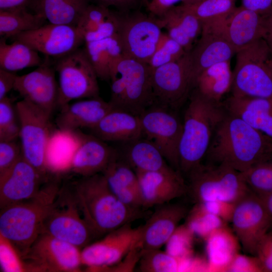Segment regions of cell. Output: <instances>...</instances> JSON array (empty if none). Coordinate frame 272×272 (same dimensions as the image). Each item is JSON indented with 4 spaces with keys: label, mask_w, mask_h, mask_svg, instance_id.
Returning a JSON list of instances; mask_svg holds the SVG:
<instances>
[{
    "label": "cell",
    "mask_w": 272,
    "mask_h": 272,
    "mask_svg": "<svg viewBox=\"0 0 272 272\" xmlns=\"http://www.w3.org/2000/svg\"><path fill=\"white\" fill-rule=\"evenodd\" d=\"M271 155V139L227 111L214 132L206 156L211 163L242 172Z\"/></svg>",
    "instance_id": "cell-1"
},
{
    "label": "cell",
    "mask_w": 272,
    "mask_h": 272,
    "mask_svg": "<svg viewBox=\"0 0 272 272\" xmlns=\"http://www.w3.org/2000/svg\"><path fill=\"white\" fill-rule=\"evenodd\" d=\"M83 218L97 236L106 235L142 218V210L122 202L109 188L102 173L84 177L72 189Z\"/></svg>",
    "instance_id": "cell-2"
},
{
    "label": "cell",
    "mask_w": 272,
    "mask_h": 272,
    "mask_svg": "<svg viewBox=\"0 0 272 272\" xmlns=\"http://www.w3.org/2000/svg\"><path fill=\"white\" fill-rule=\"evenodd\" d=\"M185 110L179 147V171L186 174L202 163L214 132L227 111L222 102L193 89Z\"/></svg>",
    "instance_id": "cell-3"
},
{
    "label": "cell",
    "mask_w": 272,
    "mask_h": 272,
    "mask_svg": "<svg viewBox=\"0 0 272 272\" xmlns=\"http://www.w3.org/2000/svg\"><path fill=\"white\" fill-rule=\"evenodd\" d=\"M61 187L49 179L33 197L1 209L0 235L9 240L21 256L41 233L43 222Z\"/></svg>",
    "instance_id": "cell-4"
},
{
    "label": "cell",
    "mask_w": 272,
    "mask_h": 272,
    "mask_svg": "<svg viewBox=\"0 0 272 272\" xmlns=\"http://www.w3.org/2000/svg\"><path fill=\"white\" fill-rule=\"evenodd\" d=\"M152 74L148 63L123 55L111 72L109 102L115 108L140 116L155 103Z\"/></svg>",
    "instance_id": "cell-5"
},
{
    "label": "cell",
    "mask_w": 272,
    "mask_h": 272,
    "mask_svg": "<svg viewBox=\"0 0 272 272\" xmlns=\"http://www.w3.org/2000/svg\"><path fill=\"white\" fill-rule=\"evenodd\" d=\"M232 96L272 98V52L264 38L236 52Z\"/></svg>",
    "instance_id": "cell-6"
},
{
    "label": "cell",
    "mask_w": 272,
    "mask_h": 272,
    "mask_svg": "<svg viewBox=\"0 0 272 272\" xmlns=\"http://www.w3.org/2000/svg\"><path fill=\"white\" fill-rule=\"evenodd\" d=\"M187 175L188 192L196 202L221 201L236 203L251 191L241 172L226 165L201 163Z\"/></svg>",
    "instance_id": "cell-7"
},
{
    "label": "cell",
    "mask_w": 272,
    "mask_h": 272,
    "mask_svg": "<svg viewBox=\"0 0 272 272\" xmlns=\"http://www.w3.org/2000/svg\"><path fill=\"white\" fill-rule=\"evenodd\" d=\"M54 68L58 76L59 109L75 99L99 96L98 78L84 49L58 58Z\"/></svg>",
    "instance_id": "cell-8"
},
{
    "label": "cell",
    "mask_w": 272,
    "mask_h": 272,
    "mask_svg": "<svg viewBox=\"0 0 272 272\" xmlns=\"http://www.w3.org/2000/svg\"><path fill=\"white\" fill-rule=\"evenodd\" d=\"M81 214L72 190L62 187L43 222L41 233L84 247L97 236Z\"/></svg>",
    "instance_id": "cell-9"
},
{
    "label": "cell",
    "mask_w": 272,
    "mask_h": 272,
    "mask_svg": "<svg viewBox=\"0 0 272 272\" xmlns=\"http://www.w3.org/2000/svg\"><path fill=\"white\" fill-rule=\"evenodd\" d=\"M118 12V36L123 55L148 63L163 33L159 19L139 10Z\"/></svg>",
    "instance_id": "cell-10"
},
{
    "label": "cell",
    "mask_w": 272,
    "mask_h": 272,
    "mask_svg": "<svg viewBox=\"0 0 272 272\" xmlns=\"http://www.w3.org/2000/svg\"><path fill=\"white\" fill-rule=\"evenodd\" d=\"M20 122L19 138L23 158L44 177L47 178L46 150L51 134L48 115L22 99L16 103Z\"/></svg>",
    "instance_id": "cell-11"
},
{
    "label": "cell",
    "mask_w": 272,
    "mask_h": 272,
    "mask_svg": "<svg viewBox=\"0 0 272 272\" xmlns=\"http://www.w3.org/2000/svg\"><path fill=\"white\" fill-rule=\"evenodd\" d=\"M173 110L155 103L140 117L143 137L155 145L168 163L180 172L179 147L182 123Z\"/></svg>",
    "instance_id": "cell-12"
},
{
    "label": "cell",
    "mask_w": 272,
    "mask_h": 272,
    "mask_svg": "<svg viewBox=\"0 0 272 272\" xmlns=\"http://www.w3.org/2000/svg\"><path fill=\"white\" fill-rule=\"evenodd\" d=\"M80 248L47 233H40L21 256L28 271L76 272L82 264Z\"/></svg>",
    "instance_id": "cell-13"
},
{
    "label": "cell",
    "mask_w": 272,
    "mask_h": 272,
    "mask_svg": "<svg viewBox=\"0 0 272 272\" xmlns=\"http://www.w3.org/2000/svg\"><path fill=\"white\" fill-rule=\"evenodd\" d=\"M125 224L101 240L87 245L81 250L82 264L90 270H103L119 263L133 249L140 247L142 226Z\"/></svg>",
    "instance_id": "cell-14"
},
{
    "label": "cell",
    "mask_w": 272,
    "mask_h": 272,
    "mask_svg": "<svg viewBox=\"0 0 272 272\" xmlns=\"http://www.w3.org/2000/svg\"><path fill=\"white\" fill-rule=\"evenodd\" d=\"M152 82L156 104L173 110L179 108L194 88L188 53L152 70Z\"/></svg>",
    "instance_id": "cell-15"
},
{
    "label": "cell",
    "mask_w": 272,
    "mask_h": 272,
    "mask_svg": "<svg viewBox=\"0 0 272 272\" xmlns=\"http://www.w3.org/2000/svg\"><path fill=\"white\" fill-rule=\"evenodd\" d=\"M231 223L243 250L255 256L259 243L270 229V220L260 197L250 191L237 202Z\"/></svg>",
    "instance_id": "cell-16"
},
{
    "label": "cell",
    "mask_w": 272,
    "mask_h": 272,
    "mask_svg": "<svg viewBox=\"0 0 272 272\" xmlns=\"http://www.w3.org/2000/svg\"><path fill=\"white\" fill-rule=\"evenodd\" d=\"M226 20L202 23L199 38L188 52L194 82L200 74L210 66L230 61L236 52L226 33Z\"/></svg>",
    "instance_id": "cell-17"
},
{
    "label": "cell",
    "mask_w": 272,
    "mask_h": 272,
    "mask_svg": "<svg viewBox=\"0 0 272 272\" xmlns=\"http://www.w3.org/2000/svg\"><path fill=\"white\" fill-rule=\"evenodd\" d=\"M12 39L26 44L46 56L57 58L79 48L84 42L76 26L50 23Z\"/></svg>",
    "instance_id": "cell-18"
},
{
    "label": "cell",
    "mask_w": 272,
    "mask_h": 272,
    "mask_svg": "<svg viewBox=\"0 0 272 272\" xmlns=\"http://www.w3.org/2000/svg\"><path fill=\"white\" fill-rule=\"evenodd\" d=\"M34 71L17 76L14 90L24 99L51 116L57 107L58 86L48 56Z\"/></svg>",
    "instance_id": "cell-19"
},
{
    "label": "cell",
    "mask_w": 272,
    "mask_h": 272,
    "mask_svg": "<svg viewBox=\"0 0 272 272\" xmlns=\"http://www.w3.org/2000/svg\"><path fill=\"white\" fill-rule=\"evenodd\" d=\"M48 179L22 156L0 176V209L33 197Z\"/></svg>",
    "instance_id": "cell-20"
},
{
    "label": "cell",
    "mask_w": 272,
    "mask_h": 272,
    "mask_svg": "<svg viewBox=\"0 0 272 272\" xmlns=\"http://www.w3.org/2000/svg\"><path fill=\"white\" fill-rule=\"evenodd\" d=\"M139 178L143 208L158 206L188 192L187 185L180 172L172 168L158 171H136Z\"/></svg>",
    "instance_id": "cell-21"
},
{
    "label": "cell",
    "mask_w": 272,
    "mask_h": 272,
    "mask_svg": "<svg viewBox=\"0 0 272 272\" xmlns=\"http://www.w3.org/2000/svg\"><path fill=\"white\" fill-rule=\"evenodd\" d=\"M188 210L184 205L169 202L157 206L146 223L142 226L140 247L142 251L160 249L165 245Z\"/></svg>",
    "instance_id": "cell-22"
},
{
    "label": "cell",
    "mask_w": 272,
    "mask_h": 272,
    "mask_svg": "<svg viewBox=\"0 0 272 272\" xmlns=\"http://www.w3.org/2000/svg\"><path fill=\"white\" fill-rule=\"evenodd\" d=\"M80 142L72 157L70 169L83 177L101 173L118 156V152L95 135L80 132Z\"/></svg>",
    "instance_id": "cell-23"
},
{
    "label": "cell",
    "mask_w": 272,
    "mask_h": 272,
    "mask_svg": "<svg viewBox=\"0 0 272 272\" xmlns=\"http://www.w3.org/2000/svg\"><path fill=\"white\" fill-rule=\"evenodd\" d=\"M115 109L109 101L99 96L69 103L60 108L56 118L58 129L75 131L80 128L95 127L103 117Z\"/></svg>",
    "instance_id": "cell-24"
},
{
    "label": "cell",
    "mask_w": 272,
    "mask_h": 272,
    "mask_svg": "<svg viewBox=\"0 0 272 272\" xmlns=\"http://www.w3.org/2000/svg\"><path fill=\"white\" fill-rule=\"evenodd\" d=\"M101 173L110 190L122 202L134 209H144L137 174L119 155Z\"/></svg>",
    "instance_id": "cell-25"
},
{
    "label": "cell",
    "mask_w": 272,
    "mask_h": 272,
    "mask_svg": "<svg viewBox=\"0 0 272 272\" xmlns=\"http://www.w3.org/2000/svg\"><path fill=\"white\" fill-rule=\"evenodd\" d=\"M226 33L236 52L264 38V17L242 6L236 7L226 21Z\"/></svg>",
    "instance_id": "cell-26"
},
{
    "label": "cell",
    "mask_w": 272,
    "mask_h": 272,
    "mask_svg": "<svg viewBox=\"0 0 272 272\" xmlns=\"http://www.w3.org/2000/svg\"><path fill=\"white\" fill-rule=\"evenodd\" d=\"M223 103L227 112L272 139V98L231 95Z\"/></svg>",
    "instance_id": "cell-27"
},
{
    "label": "cell",
    "mask_w": 272,
    "mask_h": 272,
    "mask_svg": "<svg viewBox=\"0 0 272 272\" xmlns=\"http://www.w3.org/2000/svg\"><path fill=\"white\" fill-rule=\"evenodd\" d=\"M91 130L95 136L104 142L126 143L143 137L140 116L116 108Z\"/></svg>",
    "instance_id": "cell-28"
},
{
    "label": "cell",
    "mask_w": 272,
    "mask_h": 272,
    "mask_svg": "<svg viewBox=\"0 0 272 272\" xmlns=\"http://www.w3.org/2000/svg\"><path fill=\"white\" fill-rule=\"evenodd\" d=\"M163 29L186 52H189L200 36L202 23L182 5L175 6L158 17Z\"/></svg>",
    "instance_id": "cell-29"
},
{
    "label": "cell",
    "mask_w": 272,
    "mask_h": 272,
    "mask_svg": "<svg viewBox=\"0 0 272 272\" xmlns=\"http://www.w3.org/2000/svg\"><path fill=\"white\" fill-rule=\"evenodd\" d=\"M205 241L208 271H226L241 246L233 231L224 226L215 230Z\"/></svg>",
    "instance_id": "cell-30"
},
{
    "label": "cell",
    "mask_w": 272,
    "mask_h": 272,
    "mask_svg": "<svg viewBox=\"0 0 272 272\" xmlns=\"http://www.w3.org/2000/svg\"><path fill=\"white\" fill-rule=\"evenodd\" d=\"M80 142V132L58 129L51 132L46 150L48 171L70 169L73 155Z\"/></svg>",
    "instance_id": "cell-31"
},
{
    "label": "cell",
    "mask_w": 272,
    "mask_h": 272,
    "mask_svg": "<svg viewBox=\"0 0 272 272\" xmlns=\"http://www.w3.org/2000/svg\"><path fill=\"white\" fill-rule=\"evenodd\" d=\"M122 159L136 171H158L172 167L157 148L142 137L126 143Z\"/></svg>",
    "instance_id": "cell-32"
},
{
    "label": "cell",
    "mask_w": 272,
    "mask_h": 272,
    "mask_svg": "<svg viewBox=\"0 0 272 272\" xmlns=\"http://www.w3.org/2000/svg\"><path fill=\"white\" fill-rule=\"evenodd\" d=\"M85 43L84 50L98 78L110 81L112 69L123 55L118 34Z\"/></svg>",
    "instance_id": "cell-33"
},
{
    "label": "cell",
    "mask_w": 272,
    "mask_h": 272,
    "mask_svg": "<svg viewBox=\"0 0 272 272\" xmlns=\"http://www.w3.org/2000/svg\"><path fill=\"white\" fill-rule=\"evenodd\" d=\"M89 0H31L34 13L50 23L76 26Z\"/></svg>",
    "instance_id": "cell-34"
},
{
    "label": "cell",
    "mask_w": 272,
    "mask_h": 272,
    "mask_svg": "<svg viewBox=\"0 0 272 272\" xmlns=\"http://www.w3.org/2000/svg\"><path fill=\"white\" fill-rule=\"evenodd\" d=\"M232 78L230 61L221 62L200 74L194 89L209 100L222 102V98L231 90Z\"/></svg>",
    "instance_id": "cell-35"
},
{
    "label": "cell",
    "mask_w": 272,
    "mask_h": 272,
    "mask_svg": "<svg viewBox=\"0 0 272 272\" xmlns=\"http://www.w3.org/2000/svg\"><path fill=\"white\" fill-rule=\"evenodd\" d=\"M39 52L18 40L8 44L0 41V69L16 72L25 68L39 66L43 62Z\"/></svg>",
    "instance_id": "cell-36"
},
{
    "label": "cell",
    "mask_w": 272,
    "mask_h": 272,
    "mask_svg": "<svg viewBox=\"0 0 272 272\" xmlns=\"http://www.w3.org/2000/svg\"><path fill=\"white\" fill-rule=\"evenodd\" d=\"M46 20L41 15L31 13L27 9L0 11V36L6 39L22 33L37 29Z\"/></svg>",
    "instance_id": "cell-37"
},
{
    "label": "cell",
    "mask_w": 272,
    "mask_h": 272,
    "mask_svg": "<svg viewBox=\"0 0 272 272\" xmlns=\"http://www.w3.org/2000/svg\"><path fill=\"white\" fill-rule=\"evenodd\" d=\"M181 5L202 23L226 20L236 8L235 0H202Z\"/></svg>",
    "instance_id": "cell-38"
},
{
    "label": "cell",
    "mask_w": 272,
    "mask_h": 272,
    "mask_svg": "<svg viewBox=\"0 0 272 272\" xmlns=\"http://www.w3.org/2000/svg\"><path fill=\"white\" fill-rule=\"evenodd\" d=\"M241 174L253 193L258 196L272 193V155Z\"/></svg>",
    "instance_id": "cell-39"
},
{
    "label": "cell",
    "mask_w": 272,
    "mask_h": 272,
    "mask_svg": "<svg viewBox=\"0 0 272 272\" xmlns=\"http://www.w3.org/2000/svg\"><path fill=\"white\" fill-rule=\"evenodd\" d=\"M186 218L185 224L195 236L203 240L216 229L227 225V223L207 211L198 203L189 211Z\"/></svg>",
    "instance_id": "cell-40"
},
{
    "label": "cell",
    "mask_w": 272,
    "mask_h": 272,
    "mask_svg": "<svg viewBox=\"0 0 272 272\" xmlns=\"http://www.w3.org/2000/svg\"><path fill=\"white\" fill-rule=\"evenodd\" d=\"M182 259L176 258L160 249L142 251L138 261L142 272L180 271Z\"/></svg>",
    "instance_id": "cell-41"
},
{
    "label": "cell",
    "mask_w": 272,
    "mask_h": 272,
    "mask_svg": "<svg viewBox=\"0 0 272 272\" xmlns=\"http://www.w3.org/2000/svg\"><path fill=\"white\" fill-rule=\"evenodd\" d=\"M186 53L180 44L163 32L148 64L154 70L180 59Z\"/></svg>",
    "instance_id": "cell-42"
},
{
    "label": "cell",
    "mask_w": 272,
    "mask_h": 272,
    "mask_svg": "<svg viewBox=\"0 0 272 272\" xmlns=\"http://www.w3.org/2000/svg\"><path fill=\"white\" fill-rule=\"evenodd\" d=\"M20 129L16 104L6 96L0 100V142L17 140Z\"/></svg>",
    "instance_id": "cell-43"
},
{
    "label": "cell",
    "mask_w": 272,
    "mask_h": 272,
    "mask_svg": "<svg viewBox=\"0 0 272 272\" xmlns=\"http://www.w3.org/2000/svg\"><path fill=\"white\" fill-rule=\"evenodd\" d=\"M194 234L187 225H179L166 243V251L180 259L193 255Z\"/></svg>",
    "instance_id": "cell-44"
},
{
    "label": "cell",
    "mask_w": 272,
    "mask_h": 272,
    "mask_svg": "<svg viewBox=\"0 0 272 272\" xmlns=\"http://www.w3.org/2000/svg\"><path fill=\"white\" fill-rule=\"evenodd\" d=\"M109 8L98 4H89L82 14L76 26L84 37L97 30L112 13Z\"/></svg>",
    "instance_id": "cell-45"
},
{
    "label": "cell",
    "mask_w": 272,
    "mask_h": 272,
    "mask_svg": "<svg viewBox=\"0 0 272 272\" xmlns=\"http://www.w3.org/2000/svg\"><path fill=\"white\" fill-rule=\"evenodd\" d=\"M0 267L3 272L28 271L27 267L13 244L0 235Z\"/></svg>",
    "instance_id": "cell-46"
},
{
    "label": "cell",
    "mask_w": 272,
    "mask_h": 272,
    "mask_svg": "<svg viewBox=\"0 0 272 272\" xmlns=\"http://www.w3.org/2000/svg\"><path fill=\"white\" fill-rule=\"evenodd\" d=\"M22 156L20 142L17 140L0 142V176L8 170Z\"/></svg>",
    "instance_id": "cell-47"
},
{
    "label": "cell",
    "mask_w": 272,
    "mask_h": 272,
    "mask_svg": "<svg viewBox=\"0 0 272 272\" xmlns=\"http://www.w3.org/2000/svg\"><path fill=\"white\" fill-rule=\"evenodd\" d=\"M228 272H263L258 258L254 255L237 253L228 266Z\"/></svg>",
    "instance_id": "cell-48"
},
{
    "label": "cell",
    "mask_w": 272,
    "mask_h": 272,
    "mask_svg": "<svg viewBox=\"0 0 272 272\" xmlns=\"http://www.w3.org/2000/svg\"><path fill=\"white\" fill-rule=\"evenodd\" d=\"M255 256L258 258L263 272H272V229L260 240Z\"/></svg>",
    "instance_id": "cell-49"
},
{
    "label": "cell",
    "mask_w": 272,
    "mask_h": 272,
    "mask_svg": "<svg viewBox=\"0 0 272 272\" xmlns=\"http://www.w3.org/2000/svg\"><path fill=\"white\" fill-rule=\"evenodd\" d=\"M196 203H199L207 211L218 216L226 223L231 222L236 204L221 201Z\"/></svg>",
    "instance_id": "cell-50"
},
{
    "label": "cell",
    "mask_w": 272,
    "mask_h": 272,
    "mask_svg": "<svg viewBox=\"0 0 272 272\" xmlns=\"http://www.w3.org/2000/svg\"><path fill=\"white\" fill-rule=\"evenodd\" d=\"M96 4L109 8L113 7L117 11L127 13L139 10L143 5L142 0H93Z\"/></svg>",
    "instance_id": "cell-51"
},
{
    "label": "cell",
    "mask_w": 272,
    "mask_h": 272,
    "mask_svg": "<svg viewBox=\"0 0 272 272\" xmlns=\"http://www.w3.org/2000/svg\"><path fill=\"white\" fill-rule=\"evenodd\" d=\"M183 0H151L146 6L150 14L156 17H161L163 14L179 2Z\"/></svg>",
    "instance_id": "cell-52"
},
{
    "label": "cell",
    "mask_w": 272,
    "mask_h": 272,
    "mask_svg": "<svg viewBox=\"0 0 272 272\" xmlns=\"http://www.w3.org/2000/svg\"><path fill=\"white\" fill-rule=\"evenodd\" d=\"M17 76L15 72L0 69V100L14 89Z\"/></svg>",
    "instance_id": "cell-53"
},
{
    "label": "cell",
    "mask_w": 272,
    "mask_h": 272,
    "mask_svg": "<svg viewBox=\"0 0 272 272\" xmlns=\"http://www.w3.org/2000/svg\"><path fill=\"white\" fill-rule=\"evenodd\" d=\"M242 6L264 16L272 10V0H242Z\"/></svg>",
    "instance_id": "cell-54"
},
{
    "label": "cell",
    "mask_w": 272,
    "mask_h": 272,
    "mask_svg": "<svg viewBox=\"0 0 272 272\" xmlns=\"http://www.w3.org/2000/svg\"><path fill=\"white\" fill-rule=\"evenodd\" d=\"M31 0H0V11H13L27 9Z\"/></svg>",
    "instance_id": "cell-55"
},
{
    "label": "cell",
    "mask_w": 272,
    "mask_h": 272,
    "mask_svg": "<svg viewBox=\"0 0 272 272\" xmlns=\"http://www.w3.org/2000/svg\"><path fill=\"white\" fill-rule=\"evenodd\" d=\"M261 198L264 206L267 212L270 222V229H272V193L259 196Z\"/></svg>",
    "instance_id": "cell-56"
},
{
    "label": "cell",
    "mask_w": 272,
    "mask_h": 272,
    "mask_svg": "<svg viewBox=\"0 0 272 272\" xmlns=\"http://www.w3.org/2000/svg\"><path fill=\"white\" fill-rule=\"evenodd\" d=\"M202 0H183L182 2V4H190L196 3Z\"/></svg>",
    "instance_id": "cell-57"
},
{
    "label": "cell",
    "mask_w": 272,
    "mask_h": 272,
    "mask_svg": "<svg viewBox=\"0 0 272 272\" xmlns=\"http://www.w3.org/2000/svg\"><path fill=\"white\" fill-rule=\"evenodd\" d=\"M148 2H149L148 0H142L143 5H144L146 7L147 5Z\"/></svg>",
    "instance_id": "cell-58"
}]
</instances>
